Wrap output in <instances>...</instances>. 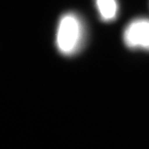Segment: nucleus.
Here are the masks:
<instances>
[{"mask_svg": "<svg viewBox=\"0 0 149 149\" xmlns=\"http://www.w3.org/2000/svg\"><path fill=\"white\" fill-rule=\"evenodd\" d=\"M84 40V27L78 15L68 12L59 20L56 31L57 49L65 56H72L79 51Z\"/></svg>", "mask_w": 149, "mask_h": 149, "instance_id": "1", "label": "nucleus"}, {"mask_svg": "<svg viewBox=\"0 0 149 149\" xmlns=\"http://www.w3.org/2000/svg\"><path fill=\"white\" fill-rule=\"evenodd\" d=\"M123 40L129 48L149 51L148 18H136L128 24L123 31Z\"/></svg>", "mask_w": 149, "mask_h": 149, "instance_id": "2", "label": "nucleus"}, {"mask_svg": "<svg viewBox=\"0 0 149 149\" xmlns=\"http://www.w3.org/2000/svg\"><path fill=\"white\" fill-rule=\"evenodd\" d=\"M95 3L102 21L110 22L116 19L119 11L116 0H95Z\"/></svg>", "mask_w": 149, "mask_h": 149, "instance_id": "3", "label": "nucleus"}]
</instances>
